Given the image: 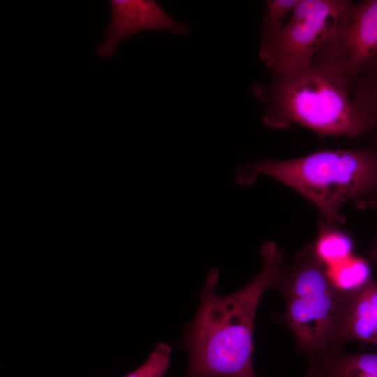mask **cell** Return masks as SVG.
Listing matches in <instances>:
<instances>
[{
  "label": "cell",
  "mask_w": 377,
  "mask_h": 377,
  "mask_svg": "<svg viewBox=\"0 0 377 377\" xmlns=\"http://www.w3.org/2000/svg\"><path fill=\"white\" fill-rule=\"evenodd\" d=\"M283 253L274 242L263 243L261 271L227 296L216 293L219 271L209 270L198 311L178 342L188 353L184 377H257L252 361L255 317L262 296L272 288L281 267Z\"/></svg>",
  "instance_id": "6da1fadb"
},
{
  "label": "cell",
  "mask_w": 377,
  "mask_h": 377,
  "mask_svg": "<svg viewBox=\"0 0 377 377\" xmlns=\"http://www.w3.org/2000/svg\"><path fill=\"white\" fill-rule=\"evenodd\" d=\"M259 175L278 180L310 201L319 212V227L345 224L341 209L348 200L362 209L377 205V151L372 148L325 149L291 160L242 165L236 182L250 185Z\"/></svg>",
  "instance_id": "7a4b0ae2"
},
{
  "label": "cell",
  "mask_w": 377,
  "mask_h": 377,
  "mask_svg": "<svg viewBox=\"0 0 377 377\" xmlns=\"http://www.w3.org/2000/svg\"><path fill=\"white\" fill-rule=\"evenodd\" d=\"M263 104V123L285 129L293 124L323 135L358 138L367 134L346 85L324 67L311 64L271 83L253 87Z\"/></svg>",
  "instance_id": "3957f363"
},
{
  "label": "cell",
  "mask_w": 377,
  "mask_h": 377,
  "mask_svg": "<svg viewBox=\"0 0 377 377\" xmlns=\"http://www.w3.org/2000/svg\"><path fill=\"white\" fill-rule=\"evenodd\" d=\"M272 288L285 300L283 320L298 348L310 354L330 349L347 292L334 286L313 245L280 267Z\"/></svg>",
  "instance_id": "277c9868"
},
{
  "label": "cell",
  "mask_w": 377,
  "mask_h": 377,
  "mask_svg": "<svg viewBox=\"0 0 377 377\" xmlns=\"http://www.w3.org/2000/svg\"><path fill=\"white\" fill-rule=\"evenodd\" d=\"M349 0H299L283 27L266 43L259 55L272 81L311 65Z\"/></svg>",
  "instance_id": "5b68a950"
},
{
  "label": "cell",
  "mask_w": 377,
  "mask_h": 377,
  "mask_svg": "<svg viewBox=\"0 0 377 377\" xmlns=\"http://www.w3.org/2000/svg\"><path fill=\"white\" fill-rule=\"evenodd\" d=\"M377 58V0L350 1L338 15L314 59L349 91Z\"/></svg>",
  "instance_id": "8992f818"
},
{
  "label": "cell",
  "mask_w": 377,
  "mask_h": 377,
  "mask_svg": "<svg viewBox=\"0 0 377 377\" xmlns=\"http://www.w3.org/2000/svg\"><path fill=\"white\" fill-rule=\"evenodd\" d=\"M110 5L105 38L96 50L102 59L113 57L121 40L141 31L163 30L184 36L191 30L188 24L175 20L153 0H112Z\"/></svg>",
  "instance_id": "52a82bcc"
},
{
  "label": "cell",
  "mask_w": 377,
  "mask_h": 377,
  "mask_svg": "<svg viewBox=\"0 0 377 377\" xmlns=\"http://www.w3.org/2000/svg\"><path fill=\"white\" fill-rule=\"evenodd\" d=\"M348 341L377 346V282L372 278L346 293L330 349Z\"/></svg>",
  "instance_id": "ba28073f"
},
{
  "label": "cell",
  "mask_w": 377,
  "mask_h": 377,
  "mask_svg": "<svg viewBox=\"0 0 377 377\" xmlns=\"http://www.w3.org/2000/svg\"><path fill=\"white\" fill-rule=\"evenodd\" d=\"M306 377H377V353L346 354L339 348L312 353Z\"/></svg>",
  "instance_id": "9c48e42d"
},
{
  "label": "cell",
  "mask_w": 377,
  "mask_h": 377,
  "mask_svg": "<svg viewBox=\"0 0 377 377\" xmlns=\"http://www.w3.org/2000/svg\"><path fill=\"white\" fill-rule=\"evenodd\" d=\"M353 107L373 137L372 149L377 151V58L361 74L350 92Z\"/></svg>",
  "instance_id": "30bf717a"
},
{
  "label": "cell",
  "mask_w": 377,
  "mask_h": 377,
  "mask_svg": "<svg viewBox=\"0 0 377 377\" xmlns=\"http://www.w3.org/2000/svg\"><path fill=\"white\" fill-rule=\"evenodd\" d=\"M337 228L319 227L318 235L313 246L316 253L327 267L337 265L352 256L351 238Z\"/></svg>",
  "instance_id": "8fae6325"
},
{
  "label": "cell",
  "mask_w": 377,
  "mask_h": 377,
  "mask_svg": "<svg viewBox=\"0 0 377 377\" xmlns=\"http://www.w3.org/2000/svg\"><path fill=\"white\" fill-rule=\"evenodd\" d=\"M327 267L334 286L344 292L355 290L371 279L368 263L360 257L351 256L337 265Z\"/></svg>",
  "instance_id": "7c38bea8"
},
{
  "label": "cell",
  "mask_w": 377,
  "mask_h": 377,
  "mask_svg": "<svg viewBox=\"0 0 377 377\" xmlns=\"http://www.w3.org/2000/svg\"><path fill=\"white\" fill-rule=\"evenodd\" d=\"M299 0H268L263 17L261 43H266L284 26Z\"/></svg>",
  "instance_id": "4fadbf2b"
},
{
  "label": "cell",
  "mask_w": 377,
  "mask_h": 377,
  "mask_svg": "<svg viewBox=\"0 0 377 377\" xmlns=\"http://www.w3.org/2000/svg\"><path fill=\"white\" fill-rule=\"evenodd\" d=\"M172 348L166 343L156 345L144 363L123 377H164L170 363Z\"/></svg>",
  "instance_id": "5bb4252c"
}]
</instances>
